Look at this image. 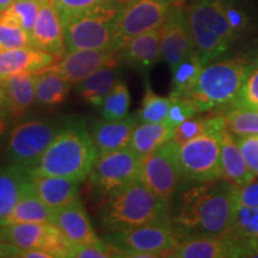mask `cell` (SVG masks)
<instances>
[{"label": "cell", "instance_id": "obj_22", "mask_svg": "<svg viewBox=\"0 0 258 258\" xmlns=\"http://www.w3.org/2000/svg\"><path fill=\"white\" fill-rule=\"evenodd\" d=\"M29 173L34 192L53 211H57L74 200L79 199V180L67 177L40 175L35 172Z\"/></svg>", "mask_w": 258, "mask_h": 258}, {"label": "cell", "instance_id": "obj_15", "mask_svg": "<svg viewBox=\"0 0 258 258\" xmlns=\"http://www.w3.org/2000/svg\"><path fill=\"white\" fill-rule=\"evenodd\" d=\"M35 103V72H23L0 79V112L12 124L23 120Z\"/></svg>", "mask_w": 258, "mask_h": 258}, {"label": "cell", "instance_id": "obj_42", "mask_svg": "<svg viewBox=\"0 0 258 258\" xmlns=\"http://www.w3.org/2000/svg\"><path fill=\"white\" fill-rule=\"evenodd\" d=\"M232 105L244 106L258 111V66L251 72Z\"/></svg>", "mask_w": 258, "mask_h": 258}, {"label": "cell", "instance_id": "obj_9", "mask_svg": "<svg viewBox=\"0 0 258 258\" xmlns=\"http://www.w3.org/2000/svg\"><path fill=\"white\" fill-rule=\"evenodd\" d=\"M137 179L171 207L173 196L184 179L178 158V145L169 140L143 157Z\"/></svg>", "mask_w": 258, "mask_h": 258}, {"label": "cell", "instance_id": "obj_33", "mask_svg": "<svg viewBox=\"0 0 258 258\" xmlns=\"http://www.w3.org/2000/svg\"><path fill=\"white\" fill-rule=\"evenodd\" d=\"M226 128L234 137L258 135V111L239 105H230L221 112Z\"/></svg>", "mask_w": 258, "mask_h": 258}, {"label": "cell", "instance_id": "obj_27", "mask_svg": "<svg viewBox=\"0 0 258 258\" xmlns=\"http://www.w3.org/2000/svg\"><path fill=\"white\" fill-rule=\"evenodd\" d=\"M227 235L238 244L243 257H253L258 252V207H237Z\"/></svg>", "mask_w": 258, "mask_h": 258}, {"label": "cell", "instance_id": "obj_38", "mask_svg": "<svg viewBox=\"0 0 258 258\" xmlns=\"http://www.w3.org/2000/svg\"><path fill=\"white\" fill-rule=\"evenodd\" d=\"M67 257L70 258H111L122 257V251L118 247L101 240L98 243H88L70 245Z\"/></svg>", "mask_w": 258, "mask_h": 258}, {"label": "cell", "instance_id": "obj_28", "mask_svg": "<svg viewBox=\"0 0 258 258\" xmlns=\"http://www.w3.org/2000/svg\"><path fill=\"white\" fill-rule=\"evenodd\" d=\"M71 84L51 67L35 72V102L41 106L59 105L69 97Z\"/></svg>", "mask_w": 258, "mask_h": 258}, {"label": "cell", "instance_id": "obj_32", "mask_svg": "<svg viewBox=\"0 0 258 258\" xmlns=\"http://www.w3.org/2000/svg\"><path fill=\"white\" fill-rule=\"evenodd\" d=\"M41 0H14L0 11V24L17 27L30 32L40 11Z\"/></svg>", "mask_w": 258, "mask_h": 258}, {"label": "cell", "instance_id": "obj_7", "mask_svg": "<svg viewBox=\"0 0 258 258\" xmlns=\"http://www.w3.org/2000/svg\"><path fill=\"white\" fill-rule=\"evenodd\" d=\"M60 127L54 118H29L18 121L5 139V156L10 163L29 171L35 170Z\"/></svg>", "mask_w": 258, "mask_h": 258}, {"label": "cell", "instance_id": "obj_44", "mask_svg": "<svg viewBox=\"0 0 258 258\" xmlns=\"http://www.w3.org/2000/svg\"><path fill=\"white\" fill-rule=\"evenodd\" d=\"M235 200L238 207H258V180L237 186Z\"/></svg>", "mask_w": 258, "mask_h": 258}, {"label": "cell", "instance_id": "obj_40", "mask_svg": "<svg viewBox=\"0 0 258 258\" xmlns=\"http://www.w3.org/2000/svg\"><path fill=\"white\" fill-rule=\"evenodd\" d=\"M169 97L171 102L165 122L172 128H175L180 122L188 120L199 112L195 103L189 97Z\"/></svg>", "mask_w": 258, "mask_h": 258}, {"label": "cell", "instance_id": "obj_10", "mask_svg": "<svg viewBox=\"0 0 258 258\" xmlns=\"http://www.w3.org/2000/svg\"><path fill=\"white\" fill-rule=\"evenodd\" d=\"M143 157L129 147L98 154L90 171L89 186L98 199L105 200L137 178Z\"/></svg>", "mask_w": 258, "mask_h": 258}, {"label": "cell", "instance_id": "obj_31", "mask_svg": "<svg viewBox=\"0 0 258 258\" xmlns=\"http://www.w3.org/2000/svg\"><path fill=\"white\" fill-rule=\"evenodd\" d=\"M203 62L199 54L192 50L185 59H183L173 69L171 80V97H189L195 88L200 74L202 72Z\"/></svg>", "mask_w": 258, "mask_h": 258}, {"label": "cell", "instance_id": "obj_4", "mask_svg": "<svg viewBox=\"0 0 258 258\" xmlns=\"http://www.w3.org/2000/svg\"><path fill=\"white\" fill-rule=\"evenodd\" d=\"M98 222L106 234L144 225L171 226V207L135 178L120 191L103 200Z\"/></svg>", "mask_w": 258, "mask_h": 258}, {"label": "cell", "instance_id": "obj_16", "mask_svg": "<svg viewBox=\"0 0 258 258\" xmlns=\"http://www.w3.org/2000/svg\"><path fill=\"white\" fill-rule=\"evenodd\" d=\"M117 60V51L111 49L66 51L51 69L69 80L71 85H78L86 77L105 64Z\"/></svg>", "mask_w": 258, "mask_h": 258}, {"label": "cell", "instance_id": "obj_14", "mask_svg": "<svg viewBox=\"0 0 258 258\" xmlns=\"http://www.w3.org/2000/svg\"><path fill=\"white\" fill-rule=\"evenodd\" d=\"M160 54L169 69L172 71L194 50L185 10L172 3L159 28Z\"/></svg>", "mask_w": 258, "mask_h": 258}, {"label": "cell", "instance_id": "obj_3", "mask_svg": "<svg viewBox=\"0 0 258 258\" xmlns=\"http://www.w3.org/2000/svg\"><path fill=\"white\" fill-rule=\"evenodd\" d=\"M97 157L98 151L85 121L72 116L60 122L59 131L31 172L82 182L88 178Z\"/></svg>", "mask_w": 258, "mask_h": 258}, {"label": "cell", "instance_id": "obj_41", "mask_svg": "<svg viewBox=\"0 0 258 258\" xmlns=\"http://www.w3.org/2000/svg\"><path fill=\"white\" fill-rule=\"evenodd\" d=\"M30 46H32L30 32L22 28L0 24V51Z\"/></svg>", "mask_w": 258, "mask_h": 258}, {"label": "cell", "instance_id": "obj_45", "mask_svg": "<svg viewBox=\"0 0 258 258\" xmlns=\"http://www.w3.org/2000/svg\"><path fill=\"white\" fill-rule=\"evenodd\" d=\"M12 125L14 124L10 122L9 118L5 117V116L0 112V146L4 143V140L9 134V129L11 128Z\"/></svg>", "mask_w": 258, "mask_h": 258}, {"label": "cell", "instance_id": "obj_8", "mask_svg": "<svg viewBox=\"0 0 258 258\" xmlns=\"http://www.w3.org/2000/svg\"><path fill=\"white\" fill-rule=\"evenodd\" d=\"M225 129L226 124L222 116L207 132L178 146L179 163L185 179L212 183L222 178L220 147Z\"/></svg>", "mask_w": 258, "mask_h": 258}, {"label": "cell", "instance_id": "obj_29", "mask_svg": "<svg viewBox=\"0 0 258 258\" xmlns=\"http://www.w3.org/2000/svg\"><path fill=\"white\" fill-rule=\"evenodd\" d=\"M173 128L164 122H141L135 127L129 141V148L140 157L147 156L172 139Z\"/></svg>", "mask_w": 258, "mask_h": 258}, {"label": "cell", "instance_id": "obj_19", "mask_svg": "<svg viewBox=\"0 0 258 258\" xmlns=\"http://www.w3.org/2000/svg\"><path fill=\"white\" fill-rule=\"evenodd\" d=\"M159 28L132 38L117 51V59L135 72L147 77L160 60Z\"/></svg>", "mask_w": 258, "mask_h": 258}, {"label": "cell", "instance_id": "obj_11", "mask_svg": "<svg viewBox=\"0 0 258 258\" xmlns=\"http://www.w3.org/2000/svg\"><path fill=\"white\" fill-rule=\"evenodd\" d=\"M108 243L122 251V257H167L179 243V238L170 225H144L129 230L105 234Z\"/></svg>", "mask_w": 258, "mask_h": 258}, {"label": "cell", "instance_id": "obj_47", "mask_svg": "<svg viewBox=\"0 0 258 258\" xmlns=\"http://www.w3.org/2000/svg\"><path fill=\"white\" fill-rule=\"evenodd\" d=\"M12 2H14V0H0V11L5 10Z\"/></svg>", "mask_w": 258, "mask_h": 258}, {"label": "cell", "instance_id": "obj_48", "mask_svg": "<svg viewBox=\"0 0 258 258\" xmlns=\"http://www.w3.org/2000/svg\"><path fill=\"white\" fill-rule=\"evenodd\" d=\"M172 2H175V3H182V2H184V0H172Z\"/></svg>", "mask_w": 258, "mask_h": 258}, {"label": "cell", "instance_id": "obj_46", "mask_svg": "<svg viewBox=\"0 0 258 258\" xmlns=\"http://www.w3.org/2000/svg\"><path fill=\"white\" fill-rule=\"evenodd\" d=\"M22 257L23 258H54L49 252L41 249H30V250H23L22 252Z\"/></svg>", "mask_w": 258, "mask_h": 258}, {"label": "cell", "instance_id": "obj_30", "mask_svg": "<svg viewBox=\"0 0 258 258\" xmlns=\"http://www.w3.org/2000/svg\"><path fill=\"white\" fill-rule=\"evenodd\" d=\"M53 209H50L47 205H44L40 199L37 198L34 190L25 194L19 200L15 208L6 217L4 220L0 221L2 225L11 224H22V222H51L53 219Z\"/></svg>", "mask_w": 258, "mask_h": 258}, {"label": "cell", "instance_id": "obj_18", "mask_svg": "<svg viewBox=\"0 0 258 258\" xmlns=\"http://www.w3.org/2000/svg\"><path fill=\"white\" fill-rule=\"evenodd\" d=\"M53 224L71 245L98 243L102 239L93 230L91 220L79 199L54 211Z\"/></svg>", "mask_w": 258, "mask_h": 258}, {"label": "cell", "instance_id": "obj_17", "mask_svg": "<svg viewBox=\"0 0 258 258\" xmlns=\"http://www.w3.org/2000/svg\"><path fill=\"white\" fill-rule=\"evenodd\" d=\"M32 47L53 54L57 59L63 55V29L53 0H41L40 11L30 31Z\"/></svg>", "mask_w": 258, "mask_h": 258}, {"label": "cell", "instance_id": "obj_24", "mask_svg": "<svg viewBox=\"0 0 258 258\" xmlns=\"http://www.w3.org/2000/svg\"><path fill=\"white\" fill-rule=\"evenodd\" d=\"M31 190L29 171L14 164L0 166V221L4 220L19 200Z\"/></svg>", "mask_w": 258, "mask_h": 258}, {"label": "cell", "instance_id": "obj_20", "mask_svg": "<svg viewBox=\"0 0 258 258\" xmlns=\"http://www.w3.org/2000/svg\"><path fill=\"white\" fill-rule=\"evenodd\" d=\"M167 257L172 258H238L243 251L228 235L195 237L179 240Z\"/></svg>", "mask_w": 258, "mask_h": 258}, {"label": "cell", "instance_id": "obj_5", "mask_svg": "<svg viewBox=\"0 0 258 258\" xmlns=\"http://www.w3.org/2000/svg\"><path fill=\"white\" fill-rule=\"evenodd\" d=\"M184 10L194 50L203 64L233 49L238 40L228 24L220 0H189Z\"/></svg>", "mask_w": 258, "mask_h": 258}, {"label": "cell", "instance_id": "obj_1", "mask_svg": "<svg viewBox=\"0 0 258 258\" xmlns=\"http://www.w3.org/2000/svg\"><path fill=\"white\" fill-rule=\"evenodd\" d=\"M235 189L225 178L212 183L183 179L171 202V226L179 240L227 235L238 207Z\"/></svg>", "mask_w": 258, "mask_h": 258}, {"label": "cell", "instance_id": "obj_13", "mask_svg": "<svg viewBox=\"0 0 258 258\" xmlns=\"http://www.w3.org/2000/svg\"><path fill=\"white\" fill-rule=\"evenodd\" d=\"M0 240L22 250L41 249L54 258L67 257L70 243L50 222H22L0 226Z\"/></svg>", "mask_w": 258, "mask_h": 258}, {"label": "cell", "instance_id": "obj_23", "mask_svg": "<svg viewBox=\"0 0 258 258\" xmlns=\"http://www.w3.org/2000/svg\"><path fill=\"white\" fill-rule=\"evenodd\" d=\"M59 60L53 54L35 47L0 51V79L23 72H37Z\"/></svg>", "mask_w": 258, "mask_h": 258}, {"label": "cell", "instance_id": "obj_36", "mask_svg": "<svg viewBox=\"0 0 258 258\" xmlns=\"http://www.w3.org/2000/svg\"><path fill=\"white\" fill-rule=\"evenodd\" d=\"M228 24L238 41L246 36L252 29V17L243 0H220Z\"/></svg>", "mask_w": 258, "mask_h": 258}, {"label": "cell", "instance_id": "obj_6", "mask_svg": "<svg viewBox=\"0 0 258 258\" xmlns=\"http://www.w3.org/2000/svg\"><path fill=\"white\" fill-rule=\"evenodd\" d=\"M124 0L102 4L62 24L66 51L114 50V32Z\"/></svg>", "mask_w": 258, "mask_h": 258}, {"label": "cell", "instance_id": "obj_26", "mask_svg": "<svg viewBox=\"0 0 258 258\" xmlns=\"http://www.w3.org/2000/svg\"><path fill=\"white\" fill-rule=\"evenodd\" d=\"M120 61L115 60L95 71L77 85V93L89 104L101 106L115 83L120 79Z\"/></svg>", "mask_w": 258, "mask_h": 258}, {"label": "cell", "instance_id": "obj_35", "mask_svg": "<svg viewBox=\"0 0 258 258\" xmlns=\"http://www.w3.org/2000/svg\"><path fill=\"white\" fill-rule=\"evenodd\" d=\"M102 115L106 120H118L129 115L131 93L128 85L118 79L102 103Z\"/></svg>", "mask_w": 258, "mask_h": 258}, {"label": "cell", "instance_id": "obj_39", "mask_svg": "<svg viewBox=\"0 0 258 258\" xmlns=\"http://www.w3.org/2000/svg\"><path fill=\"white\" fill-rule=\"evenodd\" d=\"M59 14L61 24L66 23L71 18L76 17L83 12L89 11L97 6L114 2V0H53Z\"/></svg>", "mask_w": 258, "mask_h": 258}, {"label": "cell", "instance_id": "obj_12", "mask_svg": "<svg viewBox=\"0 0 258 258\" xmlns=\"http://www.w3.org/2000/svg\"><path fill=\"white\" fill-rule=\"evenodd\" d=\"M172 0H127L122 6L114 32V50L132 38L160 28Z\"/></svg>", "mask_w": 258, "mask_h": 258}, {"label": "cell", "instance_id": "obj_43", "mask_svg": "<svg viewBox=\"0 0 258 258\" xmlns=\"http://www.w3.org/2000/svg\"><path fill=\"white\" fill-rule=\"evenodd\" d=\"M234 139L249 169L254 176H258V135L234 137Z\"/></svg>", "mask_w": 258, "mask_h": 258}, {"label": "cell", "instance_id": "obj_37", "mask_svg": "<svg viewBox=\"0 0 258 258\" xmlns=\"http://www.w3.org/2000/svg\"><path fill=\"white\" fill-rule=\"evenodd\" d=\"M222 117L221 114L208 115V116H192L188 120L180 122L178 125L173 128L172 139L171 140L180 146V145L188 143L192 139L198 138L207 132Z\"/></svg>", "mask_w": 258, "mask_h": 258}, {"label": "cell", "instance_id": "obj_2", "mask_svg": "<svg viewBox=\"0 0 258 258\" xmlns=\"http://www.w3.org/2000/svg\"><path fill=\"white\" fill-rule=\"evenodd\" d=\"M258 66V42L225 54L205 64L189 98L199 112L225 109L232 105L244 83Z\"/></svg>", "mask_w": 258, "mask_h": 258}, {"label": "cell", "instance_id": "obj_21", "mask_svg": "<svg viewBox=\"0 0 258 258\" xmlns=\"http://www.w3.org/2000/svg\"><path fill=\"white\" fill-rule=\"evenodd\" d=\"M138 123V116L131 114L118 120L103 118L93 122L90 134L98 154L128 147Z\"/></svg>", "mask_w": 258, "mask_h": 258}, {"label": "cell", "instance_id": "obj_25", "mask_svg": "<svg viewBox=\"0 0 258 258\" xmlns=\"http://www.w3.org/2000/svg\"><path fill=\"white\" fill-rule=\"evenodd\" d=\"M220 167L222 178L230 180L232 184L237 186L247 184L256 178L247 166L233 134L227 128L221 138Z\"/></svg>", "mask_w": 258, "mask_h": 258}, {"label": "cell", "instance_id": "obj_34", "mask_svg": "<svg viewBox=\"0 0 258 258\" xmlns=\"http://www.w3.org/2000/svg\"><path fill=\"white\" fill-rule=\"evenodd\" d=\"M170 97H161L151 89L148 76L145 77V96L138 111L139 122H164L170 106Z\"/></svg>", "mask_w": 258, "mask_h": 258}]
</instances>
